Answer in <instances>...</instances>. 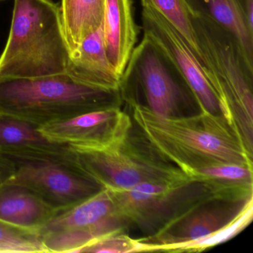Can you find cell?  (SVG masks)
<instances>
[{"label":"cell","mask_w":253,"mask_h":253,"mask_svg":"<svg viewBox=\"0 0 253 253\" xmlns=\"http://www.w3.org/2000/svg\"><path fill=\"white\" fill-rule=\"evenodd\" d=\"M127 101L146 143L186 176L193 170L218 164L253 167V155L221 115L201 111L189 117H162L145 105Z\"/></svg>","instance_id":"1"},{"label":"cell","mask_w":253,"mask_h":253,"mask_svg":"<svg viewBox=\"0 0 253 253\" xmlns=\"http://www.w3.org/2000/svg\"><path fill=\"white\" fill-rule=\"evenodd\" d=\"M70 57L59 4L14 0L8 41L0 55V78L65 73Z\"/></svg>","instance_id":"2"},{"label":"cell","mask_w":253,"mask_h":253,"mask_svg":"<svg viewBox=\"0 0 253 253\" xmlns=\"http://www.w3.org/2000/svg\"><path fill=\"white\" fill-rule=\"evenodd\" d=\"M197 43L207 77L217 94L220 115L253 153V63L236 37L210 19L192 14Z\"/></svg>","instance_id":"3"},{"label":"cell","mask_w":253,"mask_h":253,"mask_svg":"<svg viewBox=\"0 0 253 253\" xmlns=\"http://www.w3.org/2000/svg\"><path fill=\"white\" fill-rule=\"evenodd\" d=\"M120 91L82 84L65 73L35 78H0V113L40 126L121 105Z\"/></svg>","instance_id":"4"},{"label":"cell","mask_w":253,"mask_h":253,"mask_svg":"<svg viewBox=\"0 0 253 253\" xmlns=\"http://www.w3.org/2000/svg\"><path fill=\"white\" fill-rule=\"evenodd\" d=\"M253 196L209 199L193 206L153 235L137 239L135 253L201 252L235 237L253 220Z\"/></svg>","instance_id":"5"},{"label":"cell","mask_w":253,"mask_h":253,"mask_svg":"<svg viewBox=\"0 0 253 253\" xmlns=\"http://www.w3.org/2000/svg\"><path fill=\"white\" fill-rule=\"evenodd\" d=\"M1 153L14 168L9 181L29 188L56 211L70 208L103 189L83 169L69 145Z\"/></svg>","instance_id":"6"},{"label":"cell","mask_w":253,"mask_h":253,"mask_svg":"<svg viewBox=\"0 0 253 253\" xmlns=\"http://www.w3.org/2000/svg\"><path fill=\"white\" fill-rule=\"evenodd\" d=\"M120 91L123 99L145 105L159 116H174L181 107L198 105L174 63L145 35L131 53L121 77Z\"/></svg>","instance_id":"7"},{"label":"cell","mask_w":253,"mask_h":253,"mask_svg":"<svg viewBox=\"0 0 253 253\" xmlns=\"http://www.w3.org/2000/svg\"><path fill=\"white\" fill-rule=\"evenodd\" d=\"M113 192L118 217L126 226L133 225L147 236L193 206L213 198L202 183L190 179L146 182L128 190Z\"/></svg>","instance_id":"8"},{"label":"cell","mask_w":253,"mask_h":253,"mask_svg":"<svg viewBox=\"0 0 253 253\" xmlns=\"http://www.w3.org/2000/svg\"><path fill=\"white\" fill-rule=\"evenodd\" d=\"M71 148L83 169L103 189L112 192L128 190L146 182L189 179L164 158H155L132 144L130 134L124 143L107 149Z\"/></svg>","instance_id":"9"},{"label":"cell","mask_w":253,"mask_h":253,"mask_svg":"<svg viewBox=\"0 0 253 253\" xmlns=\"http://www.w3.org/2000/svg\"><path fill=\"white\" fill-rule=\"evenodd\" d=\"M125 227L117 213L114 192L103 189L57 211L38 232L47 253H80L99 238Z\"/></svg>","instance_id":"10"},{"label":"cell","mask_w":253,"mask_h":253,"mask_svg":"<svg viewBox=\"0 0 253 253\" xmlns=\"http://www.w3.org/2000/svg\"><path fill=\"white\" fill-rule=\"evenodd\" d=\"M131 128V118L121 109V105H117L42 126L40 130L54 143L103 150L124 143Z\"/></svg>","instance_id":"11"},{"label":"cell","mask_w":253,"mask_h":253,"mask_svg":"<svg viewBox=\"0 0 253 253\" xmlns=\"http://www.w3.org/2000/svg\"><path fill=\"white\" fill-rule=\"evenodd\" d=\"M143 35L155 42L178 69L196 99L201 111L220 115L217 94L200 66L177 32L158 11L143 7Z\"/></svg>","instance_id":"12"},{"label":"cell","mask_w":253,"mask_h":253,"mask_svg":"<svg viewBox=\"0 0 253 253\" xmlns=\"http://www.w3.org/2000/svg\"><path fill=\"white\" fill-rule=\"evenodd\" d=\"M66 72L82 84L107 91H120L121 77L108 59L103 25L70 54Z\"/></svg>","instance_id":"13"},{"label":"cell","mask_w":253,"mask_h":253,"mask_svg":"<svg viewBox=\"0 0 253 253\" xmlns=\"http://www.w3.org/2000/svg\"><path fill=\"white\" fill-rule=\"evenodd\" d=\"M103 31L108 59L122 77L139 34L133 17L132 0H106Z\"/></svg>","instance_id":"14"},{"label":"cell","mask_w":253,"mask_h":253,"mask_svg":"<svg viewBox=\"0 0 253 253\" xmlns=\"http://www.w3.org/2000/svg\"><path fill=\"white\" fill-rule=\"evenodd\" d=\"M194 15L212 20L232 32L253 63V0H185Z\"/></svg>","instance_id":"15"},{"label":"cell","mask_w":253,"mask_h":253,"mask_svg":"<svg viewBox=\"0 0 253 253\" xmlns=\"http://www.w3.org/2000/svg\"><path fill=\"white\" fill-rule=\"evenodd\" d=\"M29 188L8 181L0 186V220L13 226L38 231L56 213Z\"/></svg>","instance_id":"16"},{"label":"cell","mask_w":253,"mask_h":253,"mask_svg":"<svg viewBox=\"0 0 253 253\" xmlns=\"http://www.w3.org/2000/svg\"><path fill=\"white\" fill-rule=\"evenodd\" d=\"M188 177L202 183L214 199L244 201L253 196V167L218 164L191 171Z\"/></svg>","instance_id":"17"},{"label":"cell","mask_w":253,"mask_h":253,"mask_svg":"<svg viewBox=\"0 0 253 253\" xmlns=\"http://www.w3.org/2000/svg\"><path fill=\"white\" fill-rule=\"evenodd\" d=\"M106 0H62L60 6L70 54L103 25Z\"/></svg>","instance_id":"18"},{"label":"cell","mask_w":253,"mask_h":253,"mask_svg":"<svg viewBox=\"0 0 253 253\" xmlns=\"http://www.w3.org/2000/svg\"><path fill=\"white\" fill-rule=\"evenodd\" d=\"M40 128L21 118L0 113V152L55 149L66 145L48 140Z\"/></svg>","instance_id":"19"},{"label":"cell","mask_w":253,"mask_h":253,"mask_svg":"<svg viewBox=\"0 0 253 253\" xmlns=\"http://www.w3.org/2000/svg\"><path fill=\"white\" fill-rule=\"evenodd\" d=\"M141 3L143 7L155 8L164 17L181 38L207 75V65L194 33L192 14L185 0H141Z\"/></svg>","instance_id":"20"},{"label":"cell","mask_w":253,"mask_h":253,"mask_svg":"<svg viewBox=\"0 0 253 253\" xmlns=\"http://www.w3.org/2000/svg\"><path fill=\"white\" fill-rule=\"evenodd\" d=\"M0 253H47L38 231L0 220Z\"/></svg>","instance_id":"21"},{"label":"cell","mask_w":253,"mask_h":253,"mask_svg":"<svg viewBox=\"0 0 253 253\" xmlns=\"http://www.w3.org/2000/svg\"><path fill=\"white\" fill-rule=\"evenodd\" d=\"M137 239L116 231L99 238L83 248L80 253H135Z\"/></svg>","instance_id":"22"},{"label":"cell","mask_w":253,"mask_h":253,"mask_svg":"<svg viewBox=\"0 0 253 253\" xmlns=\"http://www.w3.org/2000/svg\"><path fill=\"white\" fill-rule=\"evenodd\" d=\"M14 168L8 158L0 152V186L12 178Z\"/></svg>","instance_id":"23"},{"label":"cell","mask_w":253,"mask_h":253,"mask_svg":"<svg viewBox=\"0 0 253 253\" xmlns=\"http://www.w3.org/2000/svg\"><path fill=\"white\" fill-rule=\"evenodd\" d=\"M3 1H6V0H0V2H3Z\"/></svg>","instance_id":"24"}]
</instances>
